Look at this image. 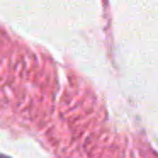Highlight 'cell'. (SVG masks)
Listing matches in <instances>:
<instances>
[{"instance_id":"obj_1","label":"cell","mask_w":158,"mask_h":158,"mask_svg":"<svg viewBox=\"0 0 158 158\" xmlns=\"http://www.w3.org/2000/svg\"><path fill=\"white\" fill-rule=\"evenodd\" d=\"M0 158H9V156H5V155H2V156H0Z\"/></svg>"}]
</instances>
